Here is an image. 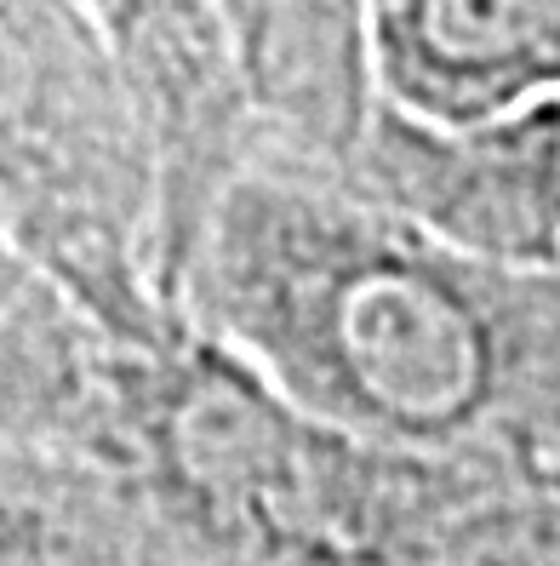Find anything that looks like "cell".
Returning a JSON list of instances; mask_svg holds the SVG:
<instances>
[{
	"instance_id": "1",
	"label": "cell",
	"mask_w": 560,
	"mask_h": 566,
	"mask_svg": "<svg viewBox=\"0 0 560 566\" xmlns=\"http://www.w3.org/2000/svg\"><path fill=\"white\" fill-rule=\"evenodd\" d=\"M172 297L344 436L560 497V270L475 258L349 172L257 149Z\"/></svg>"
},
{
	"instance_id": "2",
	"label": "cell",
	"mask_w": 560,
	"mask_h": 566,
	"mask_svg": "<svg viewBox=\"0 0 560 566\" xmlns=\"http://www.w3.org/2000/svg\"><path fill=\"white\" fill-rule=\"evenodd\" d=\"M115 470L160 526L257 566H430L457 515L515 492L344 436L194 326L115 355Z\"/></svg>"
},
{
	"instance_id": "3",
	"label": "cell",
	"mask_w": 560,
	"mask_h": 566,
	"mask_svg": "<svg viewBox=\"0 0 560 566\" xmlns=\"http://www.w3.org/2000/svg\"><path fill=\"white\" fill-rule=\"evenodd\" d=\"M0 241L115 355H155L183 332L149 126L70 0H0Z\"/></svg>"
},
{
	"instance_id": "4",
	"label": "cell",
	"mask_w": 560,
	"mask_h": 566,
	"mask_svg": "<svg viewBox=\"0 0 560 566\" xmlns=\"http://www.w3.org/2000/svg\"><path fill=\"white\" fill-rule=\"evenodd\" d=\"M138 104L160 160L167 292L218 189L257 155V120L218 0H70ZM178 304V297H172Z\"/></svg>"
},
{
	"instance_id": "5",
	"label": "cell",
	"mask_w": 560,
	"mask_h": 566,
	"mask_svg": "<svg viewBox=\"0 0 560 566\" xmlns=\"http://www.w3.org/2000/svg\"><path fill=\"white\" fill-rule=\"evenodd\" d=\"M378 104L435 132L560 104V0H367Z\"/></svg>"
},
{
	"instance_id": "6",
	"label": "cell",
	"mask_w": 560,
	"mask_h": 566,
	"mask_svg": "<svg viewBox=\"0 0 560 566\" xmlns=\"http://www.w3.org/2000/svg\"><path fill=\"white\" fill-rule=\"evenodd\" d=\"M257 149L349 172L378 115L367 0H218Z\"/></svg>"
},
{
	"instance_id": "7",
	"label": "cell",
	"mask_w": 560,
	"mask_h": 566,
	"mask_svg": "<svg viewBox=\"0 0 560 566\" xmlns=\"http://www.w3.org/2000/svg\"><path fill=\"white\" fill-rule=\"evenodd\" d=\"M0 441L115 463V349L0 241Z\"/></svg>"
},
{
	"instance_id": "8",
	"label": "cell",
	"mask_w": 560,
	"mask_h": 566,
	"mask_svg": "<svg viewBox=\"0 0 560 566\" xmlns=\"http://www.w3.org/2000/svg\"><path fill=\"white\" fill-rule=\"evenodd\" d=\"M138 497L115 463L0 441V566H126Z\"/></svg>"
},
{
	"instance_id": "9",
	"label": "cell",
	"mask_w": 560,
	"mask_h": 566,
	"mask_svg": "<svg viewBox=\"0 0 560 566\" xmlns=\"http://www.w3.org/2000/svg\"><path fill=\"white\" fill-rule=\"evenodd\" d=\"M430 566H560V497L492 492L457 515Z\"/></svg>"
},
{
	"instance_id": "10",
	"label": "cell",
	"mask_w": 560,
	"mask_h": 566,
	"mask_svg": "<svg viewBox=\"0 0 560 566\" xmlns=\"http://www.w3.org/2000/svg\"><path fill=\"white\" fill-rule=\"evenodd\" d=\"M131 486V481H126ZM138 497V492H131ZM126 566H257V560H241V555H223V549H207L183 538V532L160 526L144 504H138V538H131V560Z\"/></svg>"
}]
</instances>
